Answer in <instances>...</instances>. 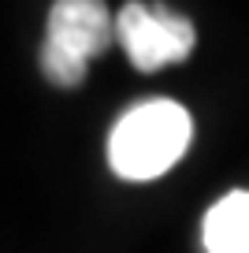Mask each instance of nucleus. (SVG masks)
Wrapping results in <instances>:
<instances>
[{
	"label": "nucleus",
	"mask_w": 249,
	"mask_h": 253,
	"mask_svg": "<svg viewBox=\"0 0 249 253\" xmlns=\"http://www.w3.org/2000/svg\"><path fill=\"white\" fill-rule=\"evenodd\" d=\"M194 119L179 101L145 97L116 119L108 134V168L126 182H149L167 175L182 160Z\"/></svg>",
	"instance_id": "obj_1"
},
{
	"label": "nucleus",
	"mask_w": 249,
	"mask_h": 253,
	"mask_svg": "<svg viewBox=\"0 0 249 253\" xmlns=\"http://www.w3.org/2000/svg\"><path fill=\"white\" fill-rule=\"evenodd\" d=\"M116 41V19L104 0H52L41 41V75L60 89H75L86 79L93 56Z\"/></svg>",
	"instance_id": "obj_2"
},
{
	"label": "nucleus",
	"mask_w": 249,
	"mask_h": 253,
	"mask_svg": "<svg viewBox=\"0 0 249 253\" xmlns=\"http://www.w3.org/2000/svg\"><path fill=\"white\" fill-rule=\"evenodd\" d=\"M116 41L123 45L126 60L138 71H160L182 63L194 52V23L179 11H171L167 4H123L116 15Z\"/></svg>",
	"instance_id": "obj_3"
},
{
	"label": "nucleus",
	"mask_w": 249,
	"mask_h": 253,
	"mask_svg": "<svg viewBox=\"0 0 249 253\" xmlns=\"http://www.w3.org/2000/svg\"><path fill=\"white\" fill-rule=\"evenodd\" d=\"M205 253H249V190H231L205 212Z\"/></svg>",
	"instance_id": "obj_4"
}]
</instances>
